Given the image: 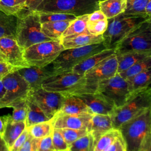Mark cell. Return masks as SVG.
Masks as SVG:
<instances>
[{
	"instance_id": "1",
	"label": "cell",
	"mask_w": 151,
	"mask_h": 151,
	"mask_svg": "<svg viewBox=\"0 0 151 151\" xmlns=\"http://www.w3.org/2000/svg\"><path fill=\"white\" fill-rule=\"evenodd\" d=\"M126 151H139L145 139L151 135V108L122 124L118 129Z\"/></svg>"
},
{
	"instance_id": "2",
	"label": "cell",
	"mask_w": 151,
	"mask_h": 151,
	"mask_svg": "<svg viewBox=\"0 0 151 151\" xmlns=\"http://www.w3.org/2000/svg\"><path fill=\"white\" fill-rule=\"evenodd\" d=\"M17 18L15 39L22 50L37 43L53 41L42 33L37 12L27 11Z\"/></svg>"
},
{
	"instance_id": "3",
	"label": "cell",
	"mask_w": 151,
	"mask_h": 151,
	"mask_svg": "<svg viewBox=\"0 0 151 151\" xmlns=\"http://www.w3.org/2000/svg\"><path fill=\"white\" fill-rule=\"evenodd\" d=\"M151 108L150 86L132 94L126 103L114 110L111 115L113 128L118 129L123 123Z\"/></svg>"
},
{
	"instance_id": "4",
	"label": "cell",
	"mask_w": 151,
	"mask_h": 151,
	"mask_svg": "<svg viewBox=\"0 0 151 151\" xmlns=\"http://www.w3.org/2000/svg\"><path fill=\"white\" fill-rule=\"evenodd\" d=\"M150 18L127 15L123 13L107 19L106 31L102 34L103 42L107 49H115L116 45L129 33L143 22Z\"/></svg>"
},
{
	"instance_id": "5",
	"label": "cell",
	"mask_w": 151,
	"mask_h": 151,
	"mask_svg": "<svg viewBox=\"0 0 151 151\" xmlns=\"http://www.w3.org/2000/svg\"><path fill=\"white\" fill-rule=\"evenodd\" d=\"M98 0H43L35 12H58L76 17L99 10Z\"/></svg>"
},
{
	"instance_id": "6",
	"label": "cell",
	"mask_w": 151,
	"mask_h": 151,
	"mask_svg": "<svg viewBox=\"0 0 151 151\" xmlns=\"http://www.w3.org/2000/svg\"><path fill=\"white\" fill-rule=\"evenodd\" d=\"M107 49L103 41L84 47L65 49L52 63L56 74L71 72V69L88 57Z\"/></svg>"
},
{
	"instance_id": "7",
	"label": "cell",
	"mask_w": 151,
	"mask_h": 151,
	"mask_svg": "<svg viewBox=\"0 0 151 151\" xmlns=\"http://www.w3.org/2000/svg\"><path fill=\"white\" fill-rule=\"evenodd\" d=\"M130 52H151L150 18L132 31L116 46V55Z\"/></svg>"
},
{
	"instance_id": "8",
	"label": "cell",
	"mask_w": 151,
	"mask_h": 151,
	"mask_svg": "<svg viewBox=\"0 0 151 151\" xmlns=\"http://www.w3.org/2000/svg\"><path fill=\"white\" fill-rule=\"evenodd\" d=\"M65 50L60 41H48L34 44L23 50V56L29 66L44 67Z\"/></svg>"
},
{
	"instance_id": "9",
	"label": "cell",
	"mask_w": 151,
	"mask_h": 151,
	"mask_svg": "<svg viewBox=\"0 0 151 151\" xmlns=\"http://www.w3.org/2000/svg\"><path fill=\"white\" fill-rule=\"evenodd\" d=\"M41 87L47 91L60 93L64 96L87 90L84 75L71 71L51 77L42 84Z\"/></svg>"
},
{
	"instance_id": "10",
	"label": "cell",
	"mask_w": 151,
	"mask_h": 151,
	"mask_svg": "<svg viewBox=\"0 0 151 151\" xmlns=\"http://www.w3.org/2000/svg\"><path fill=\"white\" fill-rule=\"evenodd\" d=\"M1 80L5 93L0 100V109L11 107L27 99L30 91L29 86L17 70L8 73Z\"/></svg>"
},
{
	"instance_id": "11",
	"label": "cell",
	"mask_w": 151,
	"mask_h": 151,
	"mask_svg": "<svg viewBox=\"0 0 151 151\" xmlns=\"http://www.w3.org/2000/svg\"><path fill=\"white\" fill-rule=\"evenodd\" d=\"M96 91L103 96L115 109L124 104L132 95L127 81L118 73L100 83Z\"/></svg>"
},
{
	"instance_id": "12",
	"label": "cell",
	"mask_w": 151,
	"mask_h": 151,
	"mask_svg": "<svg viewBox=\"0 0 151 151\" xmlns=\"http://www.w3.org/2000/svg\"><path fill=\"white\" fill-rule=\"evenodd\" d=\"M117 73V60L116 54L106 58L84 75L86 80V89L96 90L97 85Z\"/></svg>"
},
{
	"instance_id": "13",
	"label": "cell",
	"mask_w": 151,
	"mask_h": 151,
	"mask_svg": "<svg viewBox=\"0 0 151 151\" xmlns=\"http://www.w3.org/2000/svg\"><path fill=\"white\" fill-rule=\"evenodd\" d=\"M28 98L35 103L49 119H52L60 110L65 96L58 93L51 92L42 87L30 90Z\"/></svg>"
},
{
	"instance_id": "14",
	"label": "cell",
	"mask_w": 151,
	"mask_h": 151,
	"mask_svg": "<svg viewBox=\"0 0 151 151\" xmlns=\"http://www.w3.org/2000/svg\"><path fill=\"white\" fill-rule=\"evenodd\" d=\"M93 114H67L58 112L50 119L54 129L68 128L86 130L89 133Z\"/></svg>"
},
{
	"instance_id": "15",
	"label": "cell",
	"mask_w": 151,
	"mask_h": 151,
	"mask_svg": "<svg viewBox=\"0 0 151 151\" xmlns=\"http://www.w3.org/2000/svg\"><path fill=\"white\" fill-rule=\"evenodd\" d=\"M71 95L80 99L87 105L93 114L111 116L116 109L113 106L96 90H84Z\"/></svg>"
},
{
	"instance_id": "16",
	"label": "cell",
	"mask_w": 151,
	"mask_h": 151,
	"mask_svg": "<svg viewBox=\"0 0 151 151\" xmlns=\"http://www.w3.org/2000/svg\"><path fill=\"white\" fill-rule=\"evenodd\" d=\"M17 71L27 82L30 90L41 88L42 84L46 80L56 75L52 63L44 67L28 66L19 68Z\"/></svg>"
},
{
	"instance_id": "17",
	"label": "cell",
	"mask_w": 151,
	"mask_h": 151,
	"mask_svg": "<svg viewBox=\"0 0 151 151\" xmlns=\"http://www.w3.org/2000/svg\"><path fill=\"white\" fill-rule=\"evenodd\" d=\"M0 52L6 62L17 70L29 66L23 56V50L18 44L15 37H4L0 38Z\"/></svg>"
},
{
	"instance_id": "18",
	"label": "cell",
	"mask_w": 151,
	"mask_h": 151,
	"mask_svg": "<svg viewBox=\"0 0 151 151\" xmlns=\"http://www.w3.org/2000/svg\"><path fill=\"white\" fill-rule=\"evenodd\" d=\"M103 41V35H94L89 32H84L61 37L60 42L64 49L84 47Z\"/></svg>"
},
{
	"instance_id": "19",
	"label": "cell",
	"mask_w": 151,
	"mask_h": 151,
	"mask_svg": "<svg viewBox=\"0 0 151 151\" xmlns=\"http://www.w3.org/2000/svg\"><path fill=\"white\" fill-rule=\"evenodd\" d=\"M112 129L113 127L110 115L93 114L89 133L94 138V146L103 134Z\"/></svg>"
},
{
	"instance_id": "20",
	"label": "cell",
	"mask_w": 151,
	"mask_h": 151,
	"mask_svg": "<svg viewBox=\"0 0 151 151\" xmlns=\"http://www.w3.org/2000/svg\"><path fill=\"white\" fill-rule=\"evenodd\" d=\"M115 54V49H106L88 57L71 69V72L84 74L106 58Z\"/></svg>"
},
{
	"instance_id": "21",
	"label": "cell",
	"mask_w": 151,
	"mask_h": 151,
	"mask_svg": "<svg viewBox=\"0 0 151 151\" xmlns=\"http://www.w3.org/2000/svg\"><path fill=\"white\" fill-rule=\"evenodd\" d=\"M58 112L67 114H93L87 105L80 99L71 95L65 96V99Z\"/></svg>"
},
{
	"instance_id": "22",
	"label": "cell",
	"mask_w": 151,
	"mask_h": 151,
	"mask_svg": "<svg viewBox=\"0 0 151 151\" xmlns=\"http://www.w3.org/2000/svg\"><path fill=\"white\" fill-rule=\"evenodd\" d=\"M6 123L1 138L10 148L14 141L26 129V125L25 122H14L11 120L10 115H6Z\"/></svg>"
},
{
	"instance_id": "23",
	"label": "cell",
	"mask_w": 151,
	"mask_h": 151,
	"mask_svg": "<svg viewBox=\"0 0 151 151\" xmlns=\"http://www.w3.org/2000/svg\"><path fill=\"white\" fill-rule=\"evenodd\" d=\"M107 19L99 9L88 14L87 29L90 34L102 35L107 29Z\"/></svg>"
},
{
	"instance_id": "24",
	"label": "cell",
	"mask_w": 151,
	"mask_h": 151,
	"mask_svg": "<svg viewBox=\"0 0 151 151\" xmlns=\"http://www.w3.org/2000/svg\"><path fill=\"white\" fill-rule=\"evenodd\" d=\"M149 57H151V52H130L116 55L117 73L127 70L136 63Z\"/></svg>"
},
{
	"instance_id": "25",
	"label": "cell",
	"mask_w": 151,
	"mask_h": 151,
	"mask_svg": "<svg viewBox=\"0 0 151 151\" xmlns=\"http://www.w3.org/2000/svg\"><path fill=\"white\" fill-rule=\"evenodd\" d=\"M126 0H105L99 2V10L107 19L112 18L124 12Z\"/></svg>"
},
{
	"instance_id": "26",
	"label": "cell",
	"mask_w": 151,
	"mask_h": 151,
	"mask_svg": "<svg viewBox=\"0 0 151 151\" xmlns=\"http://www.w3.org/2000/svg\"><path fill=\"white\" fill-rule=\"evenodd\" d=\"M72 21H61L41 24L42 33L53 41H60L64 31Z\"/></svg>"
},
{
	"instance_id": "27",
	"label": "cell",
	"mask_w": 151,
	"mask_h": 151,
	"mask_svg": "<svg viewBox=\"0 0 151 151\" xmlns=\"http://www.w3.org/2000/svg\"><path fill=\"white\" fill-rule=\"evenodd\" d=\"M150 75L151 68H149L126 80L131 94L150 86Z\"/></svg>"
},
{
	"instance_id": "28",
	"label": "cell",
	"mask_w": 151,
	"mask_h": 151,
	"mask_svg": "<svg viewBox=\"0 0 151 151\" xmlns=\"http://www.w3.org/2000/svg\"><path fill=\"white\" fill-rule=\"evenodd\" d=\"M27 114L25 120L26 128L34 124L48 121L49 119L41 109L31 100L27 97Z\"/></svg>"
},
{
	"instance_id": "29",
	"label": "cell",
	"mask_w": 151,
	"mask_h": 151,
	"mask_svg": "<svg viewBox=\"0 0 151 151\" xmlns=\"http://www.w3.org/2000/svg\"><path fill=\"white\" fill-rule=\"evenodd\" d=\"M17 17L7 15L0 11V38L4 37H15Z\"/></svg>"
},
{
	"instance_id": "30",
	"label": "cell",
	"mask_w": 151,
	"mask_h": 151,
	"mask_svg": "<svg viewBox=\"0 0 151 151\" xmlns=\"http://www.w3.org/2000/svg\"><path fill=\"white\" fill-rule=\"evenodd\" d=\"M27 9L24 0H1L0 11L17 17ZM29 11V10H28Z\"/></svg>"
},
{
	"instance_id": "31",
	"label": "cell",
	"mask_w": 151,
	"mask_h": 151,
	"mask_svg": "<svg viewBox=\"0 0 151 151\" xmlns=\"http://www.w3.org/2000/svg\"><path fill=\"white\" fill-rule=\"evenodd\" d=\"M88 14L77 17L73 20L67 29L63 32L61 37H64L71 35L88 32L87 29V23Z\"/></svg>"
},
{
	"instance_id": "32",
	"label": "cell",
	"mask_w": 151,
	"mask_h": 151,
	"mask_svg": "<svg viewBox=\"0 0 151 151\" xmlns=\"http://www.w3.org/2000/svg\"><path fill=\"white\" fill-rule=\"evenodd\" d=\"M28 133L34 138H42L51 136L53 131V127L50 120L39 123L27 127Z\"/></svg>"
},
{
	"instance_id": "33",
	"label": "cell",
	"mask_w": 151,
	"mask_h": 151,
	"mask_svg": "<svg viewBox=\"0 0 151 151\" xmlns=\"http://www.w3.org/2000/svg\"><path fill=\"white\" fill-rule=\"evenodd\" d=\"M149 0H126V6L123 14L146 18L145 6Z\"/></svg>"
},
{
	"instance_id": "34",
	"label": "cell",
	"mask_w": 151,
	"mask_h": 151,
	"mask_svg": "<svg viewBox=\"0 0 151 151\" xmlns=\"http://www.w3.org/2000/svg\"><path fill=\"white\" fill-rule=\"evenodd\" d=\"M149 68H151V57L136 63L127 70L118 74L125 80H127Z\"/></svg>"
},
{
	"instance_id": "35",
	"label": "cell",
	"mask_w": 151,
	"mask_h": 151,
	"mask_svg": "<svg viewBox=\"0 0 151 151\" xmlns=\"http://www.w3.org/2000/svg\"><path fill=\"white\" fill-rule=\"evenodd\" d=\"M94 148V138L88 133L71 143L69 146L68 150L70 151H93Z\"/></svg>"
},
{
	"instance_id": "36",
	"label": "cell",
	"mask_w": 151,
	"mask_h": 151,
	"mask_svg": "<svg viewBox=\"0 0 151 151\" xmlns=\"http://www.w3.org/2000/svg\"><path fill=\"white\" fill-rule=\"evenodd\" d=\"M120 134L119 130L117 129L113 128L110 130L99 138L94 146L93 151H103L113 143Z\"/></svg>"
},
{
	"instance_id": "37",
	"label": "cell",
	"mask_w": 151,
	"mask_h": 151,
	"mask_svg": "<svg viewBox=\"0 0 151 151\" xmlns=\"http://www.w3.org/2000/svg\"><path fill=\"white\" fill-rule=\"evenodd\" d=\"M38 14H39L40 21L41 24L61 21H73L77 17L72 14L58 12H48Z\"/></svg>"
},
{
	"instance_id": "38",
	"label": "cell",
	"mask_w": 151,
	"mask_h": 151,
	"mask_svg": "<svg viewBox=\"0 0 151 151\" xmlns=\"http://www.w3.org/2000/svg\"><path fill=\"white\" fill-rule=\"evenodd\" d=\"M27 99L16 103L11 107L13 108V112L12 115H10V118L12 122H25L28 108Z\"/></svg>"
},
{
	"instance_id": "39",
	"label": "cell",
	"mask_w": 151,
	"mask_h": 151,
	"mask_svg": "<svg viewBox=\"0 0 151 151\" xmlns=\"http://www.w3.org/2000/svg\"><path fill=\"white\" fill-rule=\"evenodd\" d=\"M57 129L61 133L65 141L68 146H70L71 143H73L74 142H75L79 138L88 133V132L86 130L73 129L68 128H63Z\"/></svg>"
},
{
	"instance_id": "40",
	"label": "cell",
	"mask_w": 151,
	"mask_h": 151,
	"mask_svg": "<svg viewBox=\"0 0 151 151\" xmlns=\"http://www.w3.org/2000/svg\"><path fill=\"white\" fill-rule=\"evenodd\" d=\"M51 137L54 150L64 151L68 149L69 146L67 145L63 135L57 129H53Z\"/></svg>"
},
{
	"instance_id": "41",
	"label": "cell",
	"mask_w": 151,
	"mask_h": 151,
	"mask_svg": "<svg viewBox=\"0 0 151 151\" xmlns=\"http://www.w3.org/2000/svg\"><path fill=\"white\" fill-rule=\"evenodd\" d=\"M54 150L51 136L44 137L38 139L37 151H53Z\"/></svg>"
},
{
	"instance_id": "42",
	"label": "cell",
	"mask_w": 151,
	"mask_h": 151,
	"mask_svg": "<svg viewBox=\"0 0 151 151\" xmlns=\"http://www.w3.org/2000/svg\"><path fill=\"white\" fill-rule=\"evenodd\" d=\"M38 139L28 133L26 140L18 151H37Z\"/></svg>"
},
{
	"instance_id": "43",
	"label": "cell",
	"mask_w": 151,
	"mask_h": 151,
	"mask_svg": "<svg viewBox=\"0 0 151 151\" xmlns=\"http://www.w3.org/2000/svg\"><path fill=\"white\" fill-rule=\"evenodd\" d=\"M103 151H126L124 142L120 134L113 143Z\"/></svg>"
},
{
	"instance_id": "44",
	"label": "cell",
	"mask_w": 151,
	"mask_h": 151,
	"mask_svg": "<svg viewBox=\"0 0 151 151\" xmlns=\"http://www.w3.org/2000/svg\"><path fill=\"white\" fill-rule=\"evenodd\" d=\"M28 135V132L27 128L19 135V136L14 141L11 147L9 148L10 151H18L26 140Z\"/></svg>"
},
{
	"instance_id": "45",
	"label": "cell",
	"mask_w": 151,
	"mask_h": 151,
	"mask_svg": "<svg viewBox=\"0 0 151 151\" xmlns=\"http://www.w3.org/2000/svg\"><path fill=\"white\" fill-rule=\"evenodd\" d=\"M17 69L6 62H0V78Z\"/></svg>"
},
{
	"instance_id": "46",
	"label": "cell",
	"mask_w": 151,
	"mask_h": 151,
	"mask_svg": "<svg viewBox=\"0 0 151 151\" xmlns=\"http://www.w3.org/2000/svg\"><path fill=\"white\" fill-rule=\"evenodd\" d=\"M25 6L27 9L32 11L35 12L38 6L41 4L43 0H24Z\"/></svg>"
},
{
	"instance_id": "47",
	"label": "cell",
	"mask_w": 151,
	"mask_h": 151,
	"mask_svg": "<svg viewBox=\"0 0 151 151\" xmlns=\"http://www.w3.org/2000/svg\"><path fill=\"white\" fill-rule=\"evenodd\" d=\"M6 120H7V116H0V135L2 136L3 134L5 127V124L6 123Z\"/></svg>"
},
{
	"instance_id": "48",
	"label": "cell",
	"mask_w": 151,
	"mask_h": 151,
	"mask_svg": "<svg viewBox=\"0 0 151 151\" xmlns=\"http://www.w3.org/2000/svg\"><path fill=\"white\" fill-rule=\"evenodd\" d=\"M0 151H10L9 148L2 138L0 139Z\"/></svg>"
},
{
	"instance_id": "49",
	"label": "cell",
	"mask_w": 151,
	"mask_h": 151,
	"mask_svg": "<svg viewBox=\"0 0 151 151\" xmlns=\"http://www.w3.org/2000/svg\"><path fill=\"white\" fill-rule=\"evenodd\" d=\"M145 12L146 15L150 17L151 15V0H149L146 6H145Z\"/></svg>"
},
{
	"instance_id": "50",
	"label": "cell",
	"mask_w": 151,
	"mask_h": 151,
	"mask_svg": "<svg viewBox=\"0 0 151 151\" xmlns=\"http://www.w3.org/2000/svg\"><path fill=\"white\" fill-rule=\"evenodd\" d=\"M5 93V88L3 86L1 78H0V100Z\"/></svg>"
},
{
	"instance_id": "51",
	"label": "cell",
	"mask_w": 151,
	"mask_h": 151,
	"mask_svg": "<svg viewBox=\"0 0 151 151\" xmlns=\"http://www.w3.org/2000/svg\"><path fill=\"white\" fill-rule=\"evenodd\" d=\"M0 62H6L5 56L2 53L0 52ZM7 63V62H6Z\"/></svg>"
},
{
	"instance_id": "52",
	"label": "cell",
	"mask_w": 151,
	"mask_h": 151,
	"mask_svg": "<svg viewBox=\"0 0 151 151\" xmlns=\"http://www.w3.org/2000/svg\"><path fill=\"white\" fill-rule=\"evenodd\" d=\"M105 1V0H98L99 2H100V1Z\"/></svg>"
},
{
	"instance_id": "53",
	"label": "cell",
	"mask_w": 151,
	"mask_h": 151,
	"mask_svg": "<svg viewBox=\"0 0 151 151\" xmlns=\"http://www.w3.org/2000/svg\"><path fill=\"white\" fill-rule=\"evenodd\" d=\"M64 151H70V150H68H68H64Z\"/></svg>"
},
{
	"instance_id": "54",
	"label": "cell",
	"mask_w": 151,
	"mask_h": 151,
	"mask_svg": "<svg viewBox=\"0 0 151 151\" xmlns=\"http://www.w3.org/2000/svg\"><path fill=\"white\" fill-rule=\"evenodd\" d=\"M1 136L0 135V139H1Z\"/></svg>"
},
{
	"instance_id": "55",
	"label": "cell",
	"mask_w": 151,
	"mask_h": 151,
	"mask_svg": "<svg viewBox=\"0 0 151 151\" xmlns=\"http://www.w3.org/2000/svg\"><path fill=\"white\" fill-rule=\"evenodd\" d=\"M53 151H56V150H53Z\"/></svg>"
},
{
	"instance_id": "56",
	"label": "cell",
	"mask_w": 151,
	"mask_h": 151,
	"mask_svg": "<svg viewBox=\"0 0 151 151\" xmlns=\"http://www.w3.org/2000/svg\"><path fill=\"white\" fill-rule=\"evenodd\" d=\"M0 1H1V0H0Z\"/></svg>"
}]
</instances>
